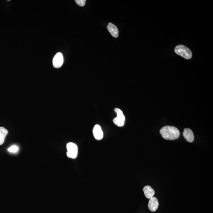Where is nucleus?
<instances>
[{"label":"nucleus","instance_id":"1","mask_svg":"<svg viewBox=\"0 0 213 213\" xmlns=\"http://www.w3.org/2000/svg\"><path fill=\"white\" fill-rule=\"evenodd\" d=\"M160 133L164 139L169 140L176 139L180 135L179 130L174 126H164L161 128Z\"/></svg>","mask_w":213,"mask_h":213},{"label":"nucleus","instance_id":"2","mask_svg":"<svg viewBox=\"0 0 213 213\" xmlns=\"http://www.w3.org/2000/svg\"><path fill=\"white\" fill-rule=\"evenodd\" d=\"M174 51L177 54L186 59H191L192 56L191 51L189 48L183 45L177 46L174 49Z\"/></svg>","mask_w":213,"mask_h":213},{"label":"nucleus","instance_id":"3","mask_svg":"<svg viewBox=\"0 0 213 213\" xmlns=\"http://www.w3.org/2000/svg\"><path fill=\"white\" fill-rule=\"evenodd\" d=\"M67 149V156L69 158L75 159L77 157L78 154V147L76 144L72 142H70L66 145Z\"/></svg>","mask_w":213,"mask_h":213},{"label":"nucleus","instance_id":"4","mask_svg":"<svg viewBox=\"0 0 213 213\" xmlns=\"http://www.w3.org/2000/svg\"><path fill=\"white\" fill-rule=\"evenodd\" d=\"M115 111L117 114V116L114 119L113 122L118 127H122L124 124L125 117L123 112L118 108L115 109Z\"/></svg>","mask_w":213,"mask_h":213},{"label":"nucleus","instance_id":"5","mask_svg":"<svg viewBox=\"0 0 213 213\" xmlns=\"http://www.w3.org/2000/svg\"><path fill=\"white\" fill-rule=\"evenodd\" d=\"M63 62H64V58L63 54L60 52L57 53L53 59V66L56 69H59L62 66Z\"/></svg>","mask_w":213,"mask_h":213},{"label":"nucleus","instance_id":"6","mask_svg":"<svg viewBox=\"0 0 213 213\" xmlns=\"http://www.w3.org/2000/svg\"><path fill=\"white\" fill-rule=\"evenodd\" d=\"M93 133L95 139L100 141L104 137V133L101 126L98 124L95 125L93 129Z\"/></svg>","mask_w":213,"mask_h":213},{"label":"nucleus","instance_id":"7","mask_svg":"<svg viewBox=\"0 0 213 213\" xmlns=\"http://www.w3.org/2000/svg\"><path fill=\"white\" fill-rule=\"evenodd\" d=\"M148 208L152 212H155L159 206V203L156 198L152 197L150 199L148 204Z\"/></svg>","mask_w":213,"mask_h":213},{"label":"nucleus","instance_id":"8","mask_svg":"<svg viewBox=\"0 0 213 213\" xmlns=\"http://www.w3.org/2000/svg\"><path fill=\"white\" fill-rule=\"evenodd\" d=\"M183 136L188 142H194V133L190 129L185 128L184 130Z\"/></svg>","mask_w":213,"mask_h":213},{"label":"nucleus","instance_id":"9","mask_svg":"<svg viewBox=\"0 0 213 213\" xmlns=\"http://www.w3.org/2000/svg\"><path fill=\"white\" fill-rule=\"evenodd\" d=\"M107 27L109 31L111 33V35L112 36L115 37V38H117L118 37V31L117 27L115 25L112 24V23H109Z\"/></svg>","mask_w":213,"mask_h":213},{"label":"nucleus","instance_id":"10","mask_svg":"<svg viewBox=\"0 0 213 213\" xmlns=\"http://www.w3.org/2000/svg\"><path fill=\"white\" fill-rule=\"evenodd\" d=\"M143 191L144 192V194L146 197L148 199L153 197L155 194V191L153 189H152V187L149 185H146L144 187L143 189Z\"/></svg>","mask_w":213,"mask_h":213},{"label":"nucleus","instance_id":"11","mask_svg":"<svg viewBox=\"0 0 213 213\" xmlns=\"http://www.w3.org/2000/svg\"><path fill=\"white\" fill-rule=\"evenodd\" d=\"M8 131L4 127H0V145L3 144Z\"/></svg>","mask_w":213,"mask_h":213},{"label":"nucleus","instance_id":"12","mask_svg":"<svg viewBox=\"0 0 213 213\" xmlns=\"http://www.w3.org/2000/svg\"><path fill=\"white\" fill-rule=\"evenodd\" d=\"M8 150L11 153H16L18 151L19 148L18 146L13 145L10 147Z\"/></svg>","mask_w":213,"mask_h":213},{"label":"nucleus","instance_id":"13","mask_svg":"<svg viewBox=\"0 0 213 213\" xmlns=\"http://www.w3.org/2000/svg\"><path fill=\"white\" fill-rule=\"evenodd\" d=\"M75 2L80 7H83L85 6L86 1L85 0H75Z\"/></svg>","mask_w":213,"mask_h":213}]
</instances>
